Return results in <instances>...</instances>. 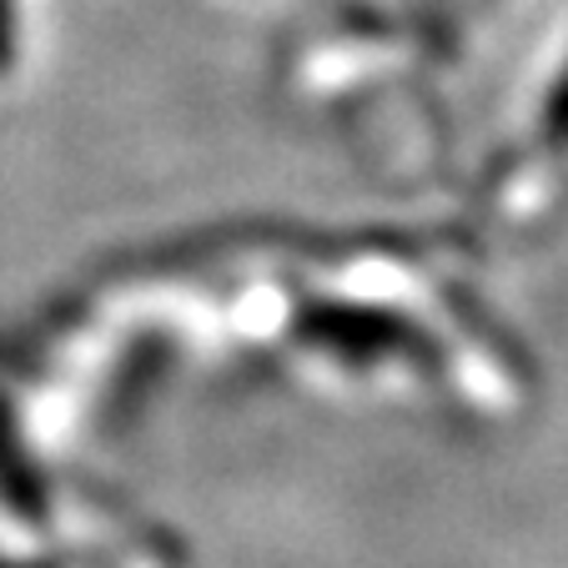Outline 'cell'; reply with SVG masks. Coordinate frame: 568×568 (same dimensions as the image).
I'll list each match as a JSON object with an SVG mask.
<instances>
[{
    "label": "cell",
    "instance_id": "6da1fadb",
    "mask_svg": "<svg viewBox=\"0 0 568 568\" xmlns=\"http://www.w3.org/2000/svg\"><path fill=\"white\" fill-rule=\"evenodd\" d=\"M548 126H554V136H568V81L554 97V106H548Z\"/></svg>",
    "mask_w": 568,
    "mask_h": 568
}]
</instances>
